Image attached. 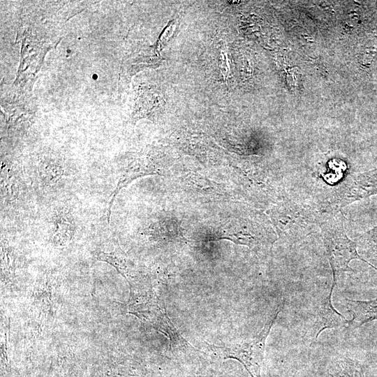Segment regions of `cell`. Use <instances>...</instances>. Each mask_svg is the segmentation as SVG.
I'll return each mask as SVG.
<instances>
[{"instance_id":"obj_8","label":"cell","mask_w":377,"mask_h":377,"mask_svg":"<svg viewBox=\"0 0 377 377\" xmlns=\"http://www.w3.org/2000/svg\"><path fill=\"white\" fill-rule=\"evenodd\" d=\"M346 307L352 315L350 325L359 327L377 320V297L369 300H355L346 298Z\"/></svg>"},{"instance_id":"obj_1","label":"cell","mask_w":377,"mask_h":377,"mask_svg":"<svg viewBox=\"0 0 377 377\" xmlns=\"http://www.w3.org/2000/svg\"><path fill=\"white\" fill-rule=\"evenodd\" d=\"M127 281L130 288L127 313L165 335L172 350L191 347L169 318L158 291L148 281L135 276Z\"/></svg>"},{"instance_id":"obj_2","label":"cell","mask_w":377,"mask_h":377,"mask_svg":"<svg viewBox=\"0 0 377 377\" xmlns=\"http://www.w3.org/2000/svg\"><path fill=\"white\" fill-rule=\"evenodd\" d=\"M269 214L279 237L290 243L299 242L320 229L323 221L317 207L287 198L277 202Z\"/></svg>"},{"instance_id":"obj_12","label":"cell","mask_w":377,"mask_h":377,"mask_svg":"<svg viewBox=\"0 0 377 377\" xmlns=\"http://www.w3.org/2000/svg\"><path fill=\"white\" fill-rule=\"evenodd\" d=\"M74 228L70 221L65 218L58 219L53 236V242L59 246H64L68 243L73 235Z\"/></svg>"},{"instance_id":"obj_10","label":"cell","mask_w":377,"mask_h":377,"mask_svg":"<svg viewBox=\"0 0 377 377\" xmlns=\"http://www.w3.org/2000/svg\"><path fill=\"white\" fill-rule=\"evenodd\" d=\"M96 260L107 263L113 266L126 281L134 276L129 270L124 255L119 250L112 252L97 251L94 254Z\"/></svg>"},{"instance_id":"obj_13","label":"cell","mask_w":377,"mask_h":377,"mask_svg":"<svg viewBox=\"0 0 377 377\" xmlns=\"http://www.w3.org/2000/svg\"><path fill=\"white\" fill-rule=\"evenodd\" d=\"M221 68L224 80L228 79L230 73V65L226 49H223L221 52Z\"/></svg>"},{"instance_id":"obj_7","label":"cell","mask_w":377,"mask_h":377,"mask_svg":"<svg viewBox=\"0 0 377 377\" xmlns=\"http://www.w3.org/2000/svg\"><path fill=\"white\" fill-rule=\"evenodd\" d=\"M31 305V319L36 332L46 324L52 309V288L48 281L34 288Z\"/></svg>"},{"instance_id":"obj_14","label":"cell","mask_w":377,"mask_h":377,"mask_svg":"<svg viewBox=\"0 0 377 377\" xmlns=\"http://www.w3.org/2000/svg\"><path fill=\"white\" fill-rule=\"evenodd\" d=\"M175 24L172 22L165 29V31L163 33L161 40L158 43V49L161 50L162 49L165 43L168 41V40L170 38V37L172 36L174 30H175Z\"/></svg>"},{"instance_id":"obj_5","label":"cell","mask_w":377,"mask_h":377,"mask_svg":"<svg viewBox=\"0 0 377 377\" xmlns=\"http://www.w3.org/2000/svg\"><path fill=\"white\" fill-rule=\"evenodd\" d=\"M283 300L279 303L268 316L261 331L253 338L232 343L227 346L208 345L218 356L234 359L242 363L251 377H261L265 343L279 313L283 306Z\"/></svg>"},{"instance_id":"obj_3","label":"cell","mask_w":377,"mask_h":377,"mask_svg":"<svg viewBox=\"0 0 377 377\" xmlns=\"http://www.w3.org/2000/svg\"><path fill=\"white\" fill-rule=\"evenodd\" d=\"M320 230L326 256L332 272V287H335L341 273L353 272L349 266L353 260H360L377 271L376 266L365 260L358 253L357 243L348 237L340 212L324 218Z\"/></svg>"},{"instance_id":"obj_4","label":"cell","mask_w":377,"mask_h":377,"mask_svg":"<svg viewBox=\"0 0 377 377\" xmlns=\"http://www.w3.org/2000/svg\"><path fill=\"white\" fill-rule=\"evenodd\" d=\"M377 195V168L349 174L316 207L323 217L334 216L355 201Z\"/></svg>"},{"instance_id":"obj_11","label":"cell","mask_w":377,"mask_h":377,"mask_svg":"<svg viewBox=\"0 0 377 377\" xmlns=\"http://www.w3.org/2000/svg\"><path fill=\"white\" fill-rule=\"evenodd\" d=\"M332 374L337 377H365L362 366L348 357L335 362Z\"/></svg>"},{"instance_id":"obj_9","label":"cell","mask_w":377,"mask_h":377,"mask_svg":"<svg viewBox=\"0 0 377 377\" xmlns=\"http://www.w3.org/2000/svg\"><path fill=\"white\" fill-rule=\"evenodd\" d=\"M357 245L365 260L377 264V226L363 233Z\"/></svg>"},{"instance_id":"obj_6","label":"cell","mask_w":377,"mask_h":377,"mask_svg":"<svg viewBox=\"0 0 377 377\" xmlns=\"http://www.w3.org/2000/svg\"><path fill=\"white\" fill-rule=\"evenodd\" d=\"M333 290L334 288L331 286L330 291L318 299L312 307L306 330V337L312 342L316 341L325 330L350 325V320L346 319L332 305Z\"/></svg>"}]
</instances>
